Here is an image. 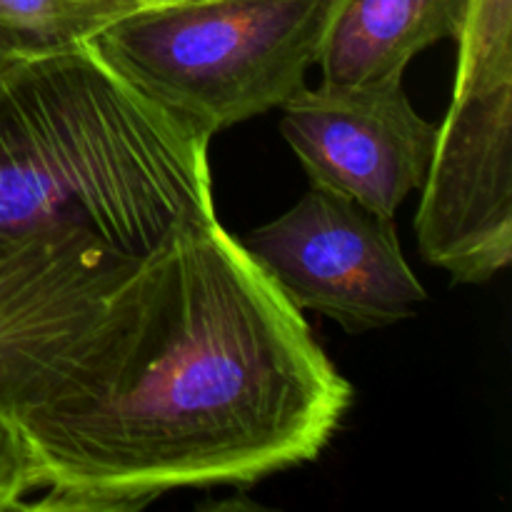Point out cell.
<instances>
[{"mask_svg": "<svg viewBox=\"0 0 512 512\" xmlns=\"http://www.w3.org/2000/svg\"><path fill=\"white\" fill-rule=\"evenodd\" d=\"M350 403L300 308L213 213L140 260L10 420L45 495L30 508L108 512L313 463Z\"/></svg>", "mask_w": 512, "mask_h": 512, "instance_id": "obj_1", "label": "cell"}, {"mask_svg": "<svg viewBox=\"0 0 512 512\" xmlns=\"http://www.w3.org/2000/svg\"><path fill=\"white\" fill-rule=\"evenodd\" d=\"M210 138L88 43L0 58V243L83 233L130 260L215 213Z\"/></svg>", "mask_w": 512, "mask_h": 512, "instance_id": "obj_2", "label": "cell"}, {"mask_svg": "<svg viewBox=\"0 0 512 512\" xmlns=\"http://www.w3.org/2000/svg\"><path fill=\"white\" fill-rule=\"evenodd\" d=\"M323 13L325 0H198L125 13L93 45L165 113L213 138L308 88Z\"/></svg>", "mask_w": 512, "mask_h": 512, "instance_id": "obj_3", "label": "cell"}, {"mask_svg": "<svg viewBox=\"0 0 512 512\" xmlns=\"http://www.w3.org/2000/svg\"><path fill=\"white\" fill-rule=\"evenodd\" d=\"M240 243L300 310L368 333L408 320L428 300L405 260L395 223L310 185L298 205Z\"/></svg>", "mask_w": 512, "mask_h": 512, "instance_id": "obj_4", "label": "cell"}, {"mask_svg": "<svg viewBox=\"0 0 512 512\" xmlns=\"http://www.w3.org/2000/svg\"><path fill=\"white\" fill-rule=\"evenodd\" d=\"M512 80L455 85L423 180L415 233L423 258L460 285L512 260Z\"/></svg>", "mask_w": 512, "mask_h": 512, "instance_id": "obj_5", "label": "cell"}, {"mask_svg": "<svg viewBox=\"0 0 512 512\" xmlns=\"http://www.w3.org/2000/svg\"><path fill=\"white\" fill-rule=\"evenodd\" d=\"M135 268L83 233L0 243V415L43 393Z\"/></svg>", "mask_w": 512, "mask_h": 512, "instance_id": "obj_6", "label": "cell"}, {"mask_svg": "<svg viewBox=\"0 0 512 512\" xmlns=\"http://www.w3.org/2000/svg\"><path fill=\"white\" fill-rule=\"evenodd\" d=\"M280 108V133L315 188L393 220L403 200L423 185L438 125L415 113L403 78L320 83Z\"/></svg>", "mask_w": 512, "mask_h": 512, "instance_id": "obj_7", "label": "cell"}, {"mask_svg": "<svg viewBox=\"0 0 512 512\" xmlns=\"http://www.w3.org/2000/svg\"><path fill=\"white\" fill-rule=\"evenodd\" d=\"M463 0H325L315 65L323 83L403 78L428 45L458 38Z\"/></svg>", "mask_w": 512, "mask_h": 512, "instance_id": "obj_8", "label": "cell"}, {"mask_svg": "<svg viewBox=\"0 0 512 512\" xmlns=\"http://www.w3.org/2000/svg\"><path fill=\"white\" fill-rule=\"evenodd\" d=\"M133 0H0V33L20 50L88 43Z\"/></svg>", "mask_w": 512, "mask_h": 512, "instance_id": "obj_9", "label": "cell"}, {"mask_svg": "<svg viewBox=\"0 0 512 512\" xmlns=\"http://www.w3.org/2000/svg\"><path fill=\"white\" fill-rule=\"evenodd\" d=\"M455 85L512 80V0H463Z\"/></svg>", "mask_w": 512, "mask_h": 512, "instance_id": "obj_10", "label": "cell"}, {"mask_svg": "<svg viewBox=\"0 0 512 512\" xmlns=\"http://www.w3.org/2000/svg\"><path fill=\"white\" fill-rule=\"evenodd\" d=\"M35 493L33 463L18 425L0 415V512L25 510V495Z\"/></svg>", "mask_w": 512, "mask_h": 512, "instance_id": "obj_11", "label": "cell"}, {"mask_svg": "<svg viewBox=\"0 0 512 512\" xmlns=\"http://www.w3.org/2000/svg\"><path fill=\"white\" fill-rule=\"evenodd\" d=\"M183 3H198V0H133V10L163 8V5H183Z\"/></svg>", "mask_w": 512, "mask_h": 512, "instance_id": "obj_12", "label": "cell"}, {"mask_svg": "<svg viewBox=\"0 0 512 512\" xmlns=\"http://www.w3.org/2000/svg\"><path fill=\"white\" fill-rule=\"evenodd\" d=\"M13 50H20V48L13 43V40L5 38V35L0 33V58H3V55H8V53H13Z\"/></svg>", "mask_w": 512, "mask_h": 512, "instance_id": "obj_13", "label": "cell"}]
</instances>
